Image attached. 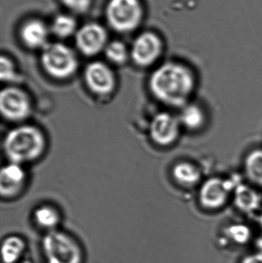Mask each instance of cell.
<instances>
[{"instance_id":"obj_1","label":"cell","mask_w":262,"mask_h":263,"mask_svg":"<svg viewBox=\"0 0 262 263\" xmlns=\"http://www.w3.org/2000/svg\"><path fill=\"white\" fill-rule=\"evenodd\" d=\"M195 76L184 65L166 63L157 68L149 80L154 98L171 107H184L195 89Z\"/></svg>"},{"instance_id":"obj_2","label":"cell","mask_w":262,"mask_h":263,"mask_svg":"<svg viewBox=\"0 0 262 263\" xmlns=\"http://www.w3.org/2000/svg\"><path fill=\"white\" fill-rule=\"evenodd\" d=\"M46 148L44 133L33 125L10 129L3 140V151L9 162L23 165L39 159Z\"/></svg>"},{"instance_id":"obj_3","label":"cell","mask_w":262,"mask_h":263,"mask_svg":"<svg viewBox=\"0 0 262 263\" xmlns=\"http://www.w3.org/2000/svg\"><path fill=\"white\" fill-rule=\"evenodd\" d=\"M40 60L45 72L57 80H68L78 69L76 55L63 43H48L42 51Z\"/></svg>"},{"instance_id":"obj_4","label":"cell","mask_w":262,"mask_h":263,"mask_svg":"<svg viewBox=\"0 0 262 263\" xmlns=\"http://www.w3.org/2000/svg\"><path fill=\"white\" fill-rule=\"evenodd\" d=\"M109 26L117 32H132L143 20V9L139 0H110L106 7Z\"/></svg>"},{"instance_id":"obj_5","label":"cell","mask_w":262,"mask_h":263,"mask_svg":"<svg viewBox=\"0 0 262 263\" xmlns=\"http://www.w3.org/2000/svg\"><path fill=\"white\" fill-rule=\"evenodd\" d=\"M43 251L49 263H81V250L65 233L52 231L43 239Z\"/></svg>"},{"instance_id":"obj_6","label":"cell","mask_w":262,"mask_h":263,"mask_svg":"<svg viewBox=\"0 0 262 263\" xmlns=\"http://www.w3.org/2000/svg\"><path fill=\"white\" fill-rule=\"evenodd\" d=\"M2 117L12 123H21L32 112V102L26 91L15 86L3 88L0 92Z\"/></svg>"},{"instance_id":"obj_7","label":"cell","mask_w":262,"mask_h":263,"mask_svg":"<svg viewBox=\"0 0 262 263\" xmlns=\"http://www.w3.org/2000/svg\"><path fill=\"white\" fill-rule=\"evenodd\" d=\"M85 83L92 93L98 97L110 95L116 86V79L112 69L106 63L92 62L84 70Z\"/></svg>"},{"instance_id":"obj_8","label":"cell","mask_w":262,"mask_h":263,"mask_svg":"<svg viewBox=\"0 0 262 263\" xmlns=\"http://www.w3.org/2000/svg\"><path fill=\"white\" fill-rule=\"evenodd\" d=\"M241 182L235 179L223 180L218 178L208 179L199 190V201L201 205L209 210L221 208L227 202L231 192L234 191Z\"/></svg>"},{"instance_id":"obj_9","label":"cell","mask_w":262,"mask_h":263,"mask_svg":"<svg viewBox=\"0 0 262 263\" xmlns=\"http://www.w3.org/2000/svg\"><path fill=\"white\" fill-rule=\"evenodd\" d=\"M163 51V43L153 32H144L138 35L131 49L132 61L140 67H148L157 61Z\"/></svg>"},{"instance_id":"obj_10","label":"cell","mask_w":262,"mask_h":263,"mask_svg":"<svg viewBox=\"0 0 262 263\" xmlns=\"http://www.w3.org/2000/svg\"><path fill=\"white\" fill-rule=\"evenodd\" d=\"M180 125L179 120L169 112H158L149 123V136L156 145L169 146L178 139Z\"/></svg>"},{"instance_id":"obj_11","label":"cell","mask_w":262,"mask_h":263,"mask_svg":"<svg viewBox=\"0 0 262 263\" xmlns=\"http://www.w3.org/2000/svg\"><path fill=\"white\" fill-rule=\"evenodd\" d=\"M107 33L103 26L97 23H88L75 33V44L83 55L93 57L105 49Z\"/></svg>"},{"instance_id":"obj_12","label":"cell","mask_w":262,"mask_h":263,"mask_svg":"<svg viewBox=\"0 0 262 263\" xmlns=\"http://www.w3.org/2000/svg\"><path fill=\"white\" fill-rule=\"evenodd\" d=\"M26 174L23 165L9 162L0 173V193L3 198L10 199L18 196L25 186Z\"/></svg>"},{"instance_id":"obj_13","label":"cell","mask_w":262,"mask_h":263,"mask_svg":"<svg viewBox=\"0 0 262 263\" xmlns=\"http://www.w3.org/2000/svg\"><path fill=\"white\" fill-rule=\"evenodd\" d=\"M49 31L40 20H32L23 25L20 37L25 46L30 49H43L48 44Z\"/></svg>"},{"instance_id":"obj_14","label":"cell","mask_w":262,"mask_h":263,"mask_svg":"<svg viewBox=\"0 0 262 263\" xmlns=\"http://www.w3.org/2000/svg\"><path fill=\"white\" fill-rule=\"evenodd\" d=\"M234 202L240 211L252 213L258 210L261 205V199L255 190L240 183L234 190Z\"/></svg>"},{"instance_id":"obj_15","label":"cell","mask_w":262,"mask_h":263,"mask_svg":"<svg viewBox=\"0 0 262 263\" xmlns=\"http://www.w3.org/2000/svg\"><path fill=\"white\" fill-rule=\"evenodd\" d=\"M172 176L178 184L183 186L196 185L201 177L199 168L188 162H178L174 165Z\"/></svg>"},{"instance_id":"obj_16","label":"cell","mask_w":262,"mask_h":263,"mask_svg":"<svg viewBox=\"0 0 262 263\" xmlns=\"http://www.w3.org/2000/svg\"><path fill=\"white\" fill-rule=\"evenodd\" d=\"M179 121L189 130H197L204 125L206 115L203 109L198 105L187 104L183 108Z\"/></svg>"},{"instance_id":"obj_17","label":"cell","mask_w":262,"mask_h":263,"mask_svg":"<svg viewBox=\"0 0 262 263\" xmlns=\"http://www.w3.org/2000/svg\"><path fill=\"white\" fill-rule=\"evenodd\" d=\"M245 170L252 183L262 187V149H255L249 153L245 161Z\"/></svg>"},{"instance_id":"obj_18","label":"cell","mask_w":262,"mask_h":263,"mask_svg":"<svg viewBox=\"0 0 262 263\" xmlns=\"http://www.w3.org/2000/svg\"><path fill=\"white\" fill-rule=\"evenodd\" d=\"M25 248L23 239L10 236L5 239L2 245V258L4 263H14L21 256Z\"/></svg>"},{"instance_id":"obj_19","label":"cell","mask_w":262,"mask_h":263,"mask_svg":"<svg viewBox=\"0 0 262 263\" xmlns=\"http://www.w3.org/2000/svg\"><path fill=\"white\" fill-rule=\"evenodd\" d=\"M34 219L39 227L52 229L58 225L60 220L58 212L51 205H41L34 212Z\"/></svg>"},{"instance_id":"obj_20","label":"cell","mask_w":262,"mask_h":263,"mask_svg":"<svg viewBox=\"0 0 262 263\" xmlns=\"http://www.w3.org/2000/svg\"><path fill=\"white\" fill-rule=\"evenodd\" d=\"M51 29L54 35L58 38H67L75 32L76 33V22L71 15L62 14L55 17Z\"/></svg>"},{"instance_id":"obj_21","label":"cell","mask_w":262,"mask_h":263,"mask_svg":"<svg viewBox=\"0 0 262 263\" xmlns=\"http://www.w3.org/2000/svg\"><path fill=\"white\" fill-rule=\"evenodd\" d=\"M105 54L108 60L115 65H123L129 58V51L124 43L113 41L105 48Z\"/></svg>"},{"instance_id":"obj_22","label":"cell","mask_w":262,"mask_h":263,"mask_svg":"<svg viewBox=\"0 0 262 263\" xmlns=\"http://www.w3.org/2000/svg\"><path fill=\"white\" fill-rule=\"evenodd\" d=\"M226 236L229 240L238 245H244L250 240L252 232L245 224H232L226 229Z\"/></svg>"},{"instance_id":"obj_23","label":"cell","mask_w":262,"mask_h":263,"mask_svg":"<svg viewBox=\"0 0 262 263\" xmlns=\"http://www.w3.org/2000/svg\"><path fill=\"white\" fill-rule=\"evenodd\" d=\"M0 79L6 83H16L20 79L15 65L6 57H2L0 59Z\"/></svg>"},{"instance_id":"obj_24","label":"cell","mask_w":262,"mask_h":263,"mask_svg":"<svg viewBox=\"0 0 262 263\" xmlns=\"http://www.w3.org/2000/svg\"><path fill=\"white\" fill-rule=\"evenodd\" d=\"M61 2L68 9L77 13L86 12L92 3V0H61Z\"/></svg>"},{"instance_id":"obj_25","label":"cell","mask_w":262,"mask_h":263,"mask_svg":"<svg viewBox=\"0 0 262 263\" xmlns=\"http://www.w3.org/2000/svg\"><path fill=\"white\" fill-rule=\"evenodd\" d=\"M241 263H262V253L249 255L244 258Z\"/></svg>"},{"instance_id":"obj_26","label":"cell","mask_w":262,"mask_h":263,"mask_svg":"<svg viewBox=\"0 0 262 263\" xmlns=\"http://www.w3.org/2000/svg\"><path fill=\"white\" fill-rule=\"evenodd\" d=\"M259 222H260V225H261V227L262 229V213H261V214L260 215Z\"/></svg>"}]
</instances>
